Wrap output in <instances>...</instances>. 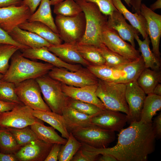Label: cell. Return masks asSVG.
Masks as SVG:
<instances>
[{
    "mask_svg": "<svg viewBox=\"0 0 161 161\" xmlns=\"http://www.w3.org/2000/svg\"><path fill=\"white\" fill-rule=\"evenodd\" d=\"M74 0L81 7L86 20L84 34L78 44L100 47L103 44L102 41V34L106 25L108 16L103 14L94 3L84 0Z\"/></svg>",
    "mask_w": 161,
    "mask_h": 161,
    "instance_id": "cell-4",
    "label": "cell"
},
{
    "mask_svg": "<svg viewBox=\"0 0 161 161\" xmlns=\"http://www.w3.org/2000/svg\"><path fill=\"white\" fill-rule=\"evenodd\" d=\"M47 74L62 83L76 87L96 84L98 81L87 67H82L77 71H72L66 68L54 67Z\"/></svg>",
    "mask_w": 161,
    "mask_h": 161,
    "instance_id": "cell-9",
    "label": "cell"
},
{
    "mask_svg": "<svg viewBox=\"0 0 161 161\" xmlns=\"http://www.w3.org/2000/svg\"><path fill=\"white\" fill-rule=\"evenodd\" d=\"M99 155H91L83 152L81 148L75 154L71 161H95L97 160Z\"/></svg>",
    "mask_w": 161,
    "mask_h": 161,
    "instance_id": "cell-42",
    "label": "cell"
},
{
    "mask_svg": "<svg viewBox=\"0 0 161 161\" xmlns=\"http://www.w3.org/2000/svg\"><path fill=\"white\" fill-rule=\"evenodd\" d=\"M15 86V84L13 83L0 80V100L23 103L16 93Z\"/></svg>",
    "mask_w": 161,
    "mask_h": 161,
    "instance_id": "cell-40",
    "label": "cell"
},
{
    "mask_svg": "<svg viewBox=\"0 0 161 161\" xmlns=\"http://www.w3.org/2000/svg\"><path fill=\"white\" fill-rule=\"evenodd\" d=\"M75 47L81 56L90 65H100L106 64V61L98 50L93 45L77 44Z\"/></svg>",
    "mask_w": 161,
    "mask_h": 161,
    "instance_id": "cell-32",
    "label": "cell"
},
{
    "mask_svg": "<svg viewBox=\"0 0 161 161\" xmlns=\"http://www.w3.org/2000/svg\"><path fill=\"white\" fill-rule=\"evenodd\" d=\"M21 147L10 132L6 129H0V152L14 154Z\"/></svg>",
    "mask_w": 161,
    "mask_h": 161,
    "instance_id": "cell-34",
    "label": "cell"
},
{
    "mask_svg": "<svg viewBox=\"0 0 161 161\" xmlns=\"http://www.w3.org/2000/svg\"><path fill=\"white\" fill-rule=\"evenodd\" d=\"M126 85L98 79L96 94L106 109L123 112L127 115L129 109L125 98Z\"/></svg>",
    "mask_w": 161,
    "mask_h": 161,
    "instance_id": "cell-5",
    "label": "cell"
},
{
    "mask_svg": "<svg viewBox=\"0 0 161 161\" xmlns=\"http://www.w3.org/2000/svg\"><path fill=\"white\" fill-rule=\"evenodd\" d=\"M18 159L14 154H7L0 152V161H17Z\"/></svg>",
    "mask_w": 161,
    "mask_h": 161,
    "instance_id": "cell-49",
    "label": "cell"
},
{
    "mask_svg": "<svg viewBox=\"0 0 161 161\" xmlns=\"http://www.w3.org/2000/svg\"><path fill=\"white\" fill-rule=\"evenodd\" d=\"M53 144L38 139L22 146L14 154L18 161H44Z\"/></svg>",
    "mask_w": 161,
    "mask_h": 161,
    "instance_id": "cell-18",
    "label": "cell"
},
{
    "mask_svg": "<svg viewBox=\"0 0 161 161\" xmlns=\"http://www.w3.org/2000/svg\"><path fill=\"white\" fill-rule=\"evenodd\" d=\"M33 109L23 103L17 104L12 110L0 114L1 129H20L40 121L32 114Z\"/></svg>",
    "mask_w": 161,
    "mask_h": 161,
    "instance_id": "cell-11",
    "label": "cell"
},
{
    "mask_svg": "<svg viewBox=\"0 0 161 161\" xmlns=\"http://www.w3.org/2000/svg\"><path fill=\"white\" fill-rule=\"evenodd\" d=\"M152 126L156 139H160L161 137V112L154 119L152 123Z\"/></svg>",
    "mask_w": 161,
    "mask_h": 161,
    "instance_id": "cell-45",
    "label": "cell"
},
{
    "mask_svg": "<svg viewBox=\"0 0 161 161\" xmlns=\"http://www.w3.org/2000/svg\"><path fill=\"white\" fill-rule=\"evenodd\" d=\"M84 0L96 4L101 11L107 16L111 15L114 11L117 10L113 4L112 0Z\"/></svg>",
    "mask_w": 161,
    "mask_h": 161,
    "instance_id": "cell-41",
    "label": "cell"
},
{
    "mask_svg": "<svg viewBox=\"0 0 161 161\" xmlns=\"http://www.w3.org/2000/svg\"><path fill=\"white\" fill-rule=\"evenodd\" d=\"M30 126L37 138L47 143L64 145L67 140L60 136L53 127L45 126L41 121H36Z\"/></svg>",
    "mask_w": 161,
    "mask_h": 161,
    "instance_id": "cell-27",
    "label": "cell"
},
{
    "mask_svg": "<svg viewBox=\"0 0 161 161\" xmlns=\"http://www.w3.org/2000/svg\"><path fill=\"white\" fill-rule=\"evenodd\" d=\"M32 14L27 6L11 5L0 8V27L9 33L28 20Z\"/></svg>",
    "mask_w": 161,
    "mask_h": 161,
    "instance_id": "cell-13",
    "label": "cell"
},
{
    "mask_svg": "<svg viewBox=\"0 0 161 161\" xmlns=\"http://www.w3.org/2000/svg\"><path fill=\"white\" fill-rule=\"evenodd\" d=\"M62 115L69 133L76 128L92 125L90 120L92 115L83 114L67 106L63 109Z\"/></svg>",
    "mask_w": 161,
    "mask_h": 161,
    "instance_id": "cell-24",
    "label": "cell"
},
{
    "mask_svg": "<svg viewBox=\"0 0 161 161\" xmlns=\"http://www.w3.org/2000/svg\"><path fill=\"white\" fill-rule=\"evenodd\" d=\"M49 50L64 61L72 64H79L87 67L90 64L85 60L76 49L75 44L64 43L51 45Z\"/></svg>",
    "mask_w": 161,
    "mask_h": 161,
    "instance_id": "cell-21",
    "label": "cell"
},
{
    "mask_svg": "<svg viewBox=\"0 0 161 161\" xmlns=\"http://www.w3.org/2000/svg\"><path fill=\"white\" fill-rule=\"evenodd\" d=\"M98 79L110 82L126 84L137 80L145 68L142 56L138 60L119 66L106 64L89 65L87 67Z\"/></svg>",
    "mask_w": 161,
    "mask_h": 161,
    "instance_id": "cell-3",
    "label": "cell"
},
{
    "mask_svg": "<svg viewBox=\"0 0 161 161\" xmlns=\"http://www.w3.org/2000/svg\"><path fill=\"white\" fill-rule=\"evenodd\" d=\"M92 124L114 131L120 132L127 122V115L120 112L105 109L92 115Z\"/></svg>",
    "mask_w": 161,
    "mask_h": 161,
    "instance_id": "cell-16",
    "label": "cell"
},
{
    "mask_svg": "<svg viewBox=\"0 0 161 161\" xmlns=\"http://www.w3.org/2000/svg\"><path fill=\"white\" fill-rule=\"evenodd\" d=\"M61 83L62 91L67 96L94 104L103 109H106L96 94L98 83L81 87H74Z\"/></svg>",
    "mask_w": 161,
    "mask_h": 161,
    "instance_id": "cell-19",
    "label": "cell"
},
{
    "mask_svg": "<svg viewBox=\"0 0 161 161\" xmlns=\"http://www.w3.org/2000/svg\"><path fill=\"white\" fill-rule=\"evenodd\" d=\"M97 47L105 59V64L106 65L112 66H119L132 62L120 55L112 51L104 44Z\"/></svg>",
    "mask_w": 161,
    "mask_h": 161,
    "instance_id": "cell-36",
    "label": "cell"
},
{
    "mask_svg": "<svg viewBox=\"0 0 161 161\" xmlns=\"http://www.w3.org/2000/svg\"><path fill=\"white\" fill-rule=\"evenodd\" d=\"M135 39L139 46V51L140 52L145 67L152 70H160L161 60L155 56L149 46L150 40L148 36H147L143 41L139 38L138 34H135Z\"/></svg>",
    "mask_w": 161,
    "mask_h": 161,
    "instance_id": "cell-28",
    "label": "cell"
},
{
    "mask_svg": "<svg viewBox=\"0 0 161 161\" xmlns=\"http://www.w3.org/2000/svg\"><path fill=\"white\" fill-rule=\"evenodd\" d=\"M41 0H23L22 4L26 5L29 8L32 14L33 13L39 5Z\"/></svg>",
    "mask_w": 161,
    "mask_h": 161,
    "instance_id": "cell-47",
    "label": "cell"
},
{
    "mask_svg": "<svg viewBox=\"0 0 161 161\" xmlns=\"http://www.w3.org/2000/svg\"><path fill=\"white\" fill-rule=\"evenodd\" d=\"M3 75L0 73V80L1 79L3 76Z\"/></svg>",
    "mask_w": 161,
    "mask_h": 161,
    "instance_id": "cell-56",
    "label": "cell"
},
{
    "mask_svg": "<svg viewBox=\"0 0 161 161\" xmlns=\"http://www.w3.org/2000/svg\"><path fill=\"white\" fill-rule=\"evenodd\" d=\"M20 49L18 47L7 44H0V73L4 75L7 71L9 61L13 55Z\"/></svg>",
    "mask_w": 161,
    "mask_h": 161,
    "instance_id": "cell-37",
    "label": "cell"
},
{
    "mask_svg": "<svg viewBox=\"0 0 161 161\" xmlns=\"http://www.w3.org/2000/svg\"><path fill=\"white\" fill-rule=\"evenodd\" d=\"M124 0L126 2V4L129 7H131L129 0Z\"/></svg>",
    "mask_w": 161,
    "mask_h": 161,
    "instance_id": "cell-55",
    "label": "cell"
},
{
    "mask_svg": "<svg viewBox=\"0 0 161 161\" xmlns=\"http://www.w3.org/2000/svg\"><path fill=\"white\" fill-rule=\"evenodd\" d=\"M146 96V94L138 85L137 80L126 84L125 98L129 109V113L126 115L128 124L140 121Z\"/></svg>",
    "mask_w": 161,
    "mask_h": 161,
    "instance_id": "cell-14",
    "label": "cell"
},
{
    "mask_svg": "<svg viewBox=\"0 0 161 161\" xmlns=\"http://www.w3.org/2000/svg\"><path fill=\"white\" fill-rule=\"evenodd\" d=\"M132 10L135 13L140 14V8L143 0H129Z\"/></svg>",
    "mask_w": 161,
    "mask_h": 161,
    "instance_id": "cell-50",
    "label": "cell"
},
{
    "mask_svg": "<svg viewBox=\"0 0 161 161\" xmlns=\"http://www.w3.org/2000/svg\"><path fill=\"white\" fill-rule=\"evenodd\" d=\"M18 103L0 100V114L12 110Z\"/></svg>",
    "mask_w": 161,
    "mask_h": 161,
    "instance_id": "cell-46",
    "label": "cell"
},
{
    "mask_svg": "<svg viewBox=\"0 0 161 161\" xmlns=\"http://www.w3.org/2000/svg\"><path fill=\"white\" fill-rule=\"evenodd\" d=\"M117 134L116 144L111 148H97L82 143L81 148L92 155L107 154L119 161H146L155 151L156 138L152 123L131 122Z\"/></svg>",
    "mask_w": 161,
    "mask_h": 161,
    "instance_id": "cell-1",
    "label": "cell"
},
{
    "mask_svg": "<svg viewBox=\"0 0 161 161\" xmlns=\"http://www.w3.org/2000/svg\"><path fill=\"white\" fill-rule=\"evenodd\" d=\"M8 34L15 41L29 48L48 47L51 45L35 33L22 29L18 27H16Z\"/></svg>",
    "mask_w": 161,
    "mask_h": 161,
    "instance_id": "cell-22",
    "label": "cell"
},
{
    "mask_svg": "<svg viewBox=\"0 0 161 161\" xmlns=\"http://www.w3.org/2000/svg\"><path fill=\"white\" fill-rule=\"evenodd\" d=\"M99 157L97 160L99 161H117L114 156L109 154H104Z\"/></svg>",
    "mask_w": 161,
    "mask_h": 161,
    "instance_id": "cell-51",
    "label": "cell"
},
{
    "mask_svg": "<svg viewBox=\"0 0 161 161\" xmlns=\"http://www.w3.org/2000/svg\"><path fill=\"white\" fill-rule=\"evenodd\" d=\"M23 0H0V8L11 5L22 4Z\"/></svg>",
    "mask_w": 161,
    "mask_h": 161,
    "instance_id": "cell-48",
    "label": "cell"
},
{
    "mask_svg": "<svg viewBox=\"0 0 161 161\" xmlns=\"http://www.w3.org/2000/svg\"><path fill=\"white\" fill-rule=\"evenodd\" d=\"M123 16L117 10L108 16L106 25L108 27L115 30L120 37L124 41L130 42L135 47L134 35L139 34L138 31L126 22Z\"/></svg>",
    "mask_w": 161,
    "mask_h": 161,
    "instance_id": "cell-20",
    "label": "cell"
},
{
    "mask_svg": "<svg viewBox=\"0 0 161 161\" xmlns=\"http://www.w3.org/2000/svg\"><path fill=\"white\" fill-rule=\"evenodd\" d=\"M146 96L141 112L140 121L141 122L151 123L152 119L157 112L161 109V96L151 93Z\"/></svg>",
    "mask_w": 161,
    "mask_h": 161,
    "instance_id": "cell-31",
    "label": "cell"
},
{
    "mask_svg": "<svg viewBox=\"0 0 161 161\" xmlns=\"http://www.w3.org/2000/svg\"><path fill=\"white\" fill-rule=\"evenodd\" d=\"M55 22L58 34L64 43L75 44L83 38L86 29V20L83 12L74 16L57 15Z\"/></svg>",
    "mask_w": 161,
    "mask_h": 161,
    "instance_id": "cell-6",
    "label": "cell"
},
{
    "mask_svg": "<svg viewBox=\"0 0 161 161\" xmlns=\"http://www.w3.org/2000/svg\"><path fill=\"white\" fill-rule=\"evenodd\" d=\"M20 28L35 33L51 45H57L63 41L58 34L54 32L49 27L40 22L27 21L19 25Z\"/></svg>",
    "mask_w": 161,
    "mask_h": 161,
    "instance_id": "cell-23",
    "label": "cell"
},
{
    "mask_svg": "<svg viewBox=\"0 0 161 161\" xmlns=\"http://www.w3.org/2000/svg\"><path fill=\"white\" fill-rule=\"evenodd\" d=\"M150 9L153 11L161 8V0H157L150 6Z\"/></svg>",
    "mask_w": 161,
    "mask_h": 161,
    "instance_id": "cell-52",
    "label": "cell"
},
{
    "mask_svg": "<svg viewBox=\"0 0 161 161\" xmlns=\"http://www.w3.org/2000/svg\"><path fill=\"white\" fill-rule=\"evenodd\" d=\"M35 79L46 103L52 112L62 115L63 109L66 106L67 96L62 91L61 83L47 74Z\"/></svg>",
    "mask_w": 161,
    "mask_h": 161,
    "instance_id": "cell-7",
    "label": "cell"
},
{
    "mask_svg": "<svg viewBox=\"0 0 161 161\" xmlns=\"http://www.w3.org/2000/svg\"><path fill=\"white\" fill-rule=\"evenodd\" d=\"M140 11L146 20L147 33L152 47V50L156 57L161 60L159 46L161 36V15L154 12L144 3L141 4Z\"/></svg>",
    "mask_w": 161,
    "mask_h": 161,
    "instance_id": "cell-15",
    "label": "cell"
},
{
    "mask_svg": "<svg viewBox=\"0 0 161 161\" xmlns=\"http://www.w3.org/2000/svg\"><path fill=\"white\" fill-rule=\"evenodd\" d=\"M33 115L38 119L47 123L61 134L62 137L68 139L69 133L66 129L63 116L52 111L33 110Z\"/></svg>",
    "mask_w": 161,
    "mask_h": 161,
    "instance_id": "cell-26",
    "label": "cell"
},
{
    "mask_svg": "<svg viewBox=\"0 0 161 161\" xmlns=\"http://www.w3.org/2000/svg\"><path fill=\"white\" fill-rule=\"evenodd\" d=\"M66 106L79 112L91 116L97 114L103 109L94 104L75 99L67 96Z\"/></svg>",
    "mask_w": 161,
    "mask_h": 161,
    "instance_id": "cell-38",
    "label": "cell"
},
{
    "mask_svg": "<svg viewBox=\"0 0 161 161\" xmlns=\"http://www.w3.org/2000/svg\"><path fill=\"white\" fill-rule=\"evenodd\" d=\"M20 50L22 55L25 58L41 60L54 67L66 68L72 71H77L82 67L80 64H72L64 61L49 51L47 47L36 48L27 47Z\"/></svg>",
    "mask_w": 161,
    "mask_h": 161,
    "instance_id": "cell-17",
    "label": "cell"
},
{
    "mask_svg": "<svg viewBox=\"0 0 161 161\" xmlns=\"http://www.w3.org/2000/svg\"><path fill=\"white\" fill-rule=\"evenodd\" d=\"M50 0H41L36 11L32 14L27 21L40 22L49 27L58 34L51 9Z\"/></svg>",
    "mask_w": 161,
    "mask_h": 161,
    "instance_id": "cell-29",
    "label": "cell"
},
{
    "mask_svg": "<svg viewBox=\"0 0 161 161\" xmlns=\"http://www.w3.org/2000/svg\"><path fill=\"white\" fill-rule=\"evenodd\" d=\"M16 52L11 58L8 69L1 79L15 84L48 74L54 66L50 64L30 60Z\"/></svg>",
    "mask_w": 161,
    "mask_h": 161,
    "instance_id": "cell-2",
    "label": "cell"
},
{
    "mask_svg": "<svg viewBox=\"0 0 161 161\" xmlns=\"http://www.w3.org/2000/svg\"><path fill=\"white\" fill-rule=\"evenodd\" d=\"M101 39L103 43L109 49L131 62L138 60L141 56L139 50L126 42L115 30L107 25L103 29Z\"/></svg>",
    "mask_w": 161,
    "mask_h": 161,
    "instance_id": "cell-12",
    "label": "cell"
},
{
    "mask_svg": "<svg viewBox=\"0 0 161 161\" xmlns=\"http://www.w3.org/2000/svg\"><path fill=\"white\" fill-rule=\"evenodd\" d=\"M1 129V128L0 126V129Z\"/></svg>",
    "mask_w": 161,
    "mask_h": 161,
    "instance_id": "cell-57",
    "label": "cell"
},
{
    "mask_svg": "<svg viewBox=\"0 0 161 161\" xmlns=\"http://www.w3.org/2000/svg\"><path fill=\"white\" fill-rule=\"evenodd\" d=\"M54 6L53 12L56 15L71 17L82 12L80 7L74 0H64Z\"/></svg>",
    "mask_w": 161,
    "mask_h": 161,
    "instance_id": "cell-35",
    "label": "cell"
},
{
    "mask_svg": "<svg viewBox=\"0 0 161 161\" xmlns=\"http://www.w3.org/2000/svg\"><path fill=\"white\" fill-rule=\"evenodd\" d=\"M153 93L161 96V84L160 83L157 84L154 88Z\"/></svg>",
    "mask_w": 161,
    "mask_h": 161,
    "instance_id": "cell-53",
    "label": "cell"
},
{
    "mask_svg": "<svg viewBox=\"0 0 161 161\" xmlns=\"http://www.w3.org/2000/svg\"><path fill=\"white\" fill-rule=\"evenodd\" d=\"M1 44L13 45L18 47L20 49L28 47L15 41L8 33L0 27V44Z\"/></svg>",
    "mask_w": 161,
    "mask_h": 161,
    "instance_id": "cell-43",
    "label": "cell"
},
{
    "mask_svg": "<svg viewBox=\"0 0 161 161\" xmlns=\"http://www.w3.org/2000/svg\"><path fill=\"white\" fill-rule=\"evenodd\" d=\"M64 0H50V3L51 5H54Z\"/></svg>",
    "mask_w": 161,
    "mask_h": 161,
    "instance_id": "cell-54",
    "label": "cell"
},
{
    "mask_svg": "<svg viewBox=\"0 0 161 161\" xmlns=\"http://www.w3.org/2000/svg\"><path fill=\"white\" fill-rule=\"evenodd\" d=\"M70 132L81 143L97 148H107L115 138L114 131L92 124L76 128Z\"/></svg>",
    "mask_w": 161,
    "mask_h": 161,
    "instance_id": "cell-8",
    "label": "cell"
},
{
    "mask_svg": "<svg viewBox=\"0 0 161 161\" xmlns=\"http://www.w3.org/2000/svg\"><path fill=\"white\" fill-rule=\"evenodd\" d=\"M82 145V143L74 137L71 132H70L69 137L66 143L61 145L58 160L59 161H71Z\"/></svg>",
    "mask_w": 161,
    "mask_h": 161,
    "instance_id": "cell-33",
    "label": "cell"
},
{
    "mask_svg": "<svg viewBox=\"0 0 161 161\" xmlns=\"http://www.w3.org/2000/svg\"><path fill=\"white\" fill-rule=\"evenodd\" d=\"M6 129L13 134L17 143L21 147L38 139L29 126L20 129Z\"/></svg>",
    "mask_w": 161,
    "mask_h": 161,
    "instance_id": "cell-39",
    "label": "cell"
},
{
    "mask_svg": "<svg viewBox=\"0 0 161 161\" xmlns=\"http://www.w3.org/2000/svg\"><path fill=\"white\" fill-rule=\"evenodd\" d=\"M61 145L59 143L54 144L44 161H57Z\"/></svg>",
    "mask_w": 161,
    "mask_h": 161,
    "instance_id": "cell-44",
    "label": "cell"
},
{
    "mask_svg": "<svg viewBox=\"0 0 161 161\" xmlns=\"http://www.w3.org/2000/svg\"><path fill=\"white\" fill-rule=\"evenodd\" d=\"M137 82L145 94L153 93L155 86L161 82V71L145 68L137 80Z\"/></svg>",
    "mask_w": 161,
    "mask_h": 161,
    "instance_id": "cell-30",
    "label": "cell"
},
{
    "mask_svg": "<svg viewBox=\"0 0 161 161\" xmlns=\"http://www.w3.org/2000/svg\"><path fill=\"white\" fill-rule=\"evenodd\" d=\"M112 1L117 10L129 21L131 25L138 31L143 39L148 36L146 20L141 13H133L131 12L123 4L121 0Z\"/></svg>",
    "mask_w": 161,
    "mask_h": 161,
    "instance_id": "cell-25",
    "label": "cell"
},
{
    "mask_svg": "<svg viewBox=\"0 0 161 161\" xmlns=\"http://www.w3.org/2000/svg\"><path fill=\"white\" fill-rule=\"evenodd\" d=\"M15 85L16 93L23 104L33 110L52 111L42 98L36 79L27 80Z\"/></svg>",
    "mask_w": 161,
    "mask_h": 161,
    "instance_id": "cell-10",
    "label": "cell"
}]
</instances>
